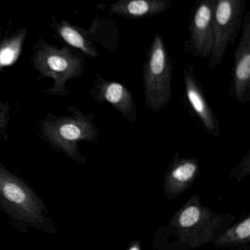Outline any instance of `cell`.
Masks as SVG:
<instances>
[{
	"instance_id": "1",
	"label": "cell",
	"mask_w": 250,
	"mask_h": 250,
	"mask_svg": "<svg viewBox=\"0 0 250 250\" xmlns=\"http://www.w3.org/2000/svg\"><path fill=\"white\" fill-rule=\"evenodd\" d=\"M233 213L213 212L203 206L198 194L190 197L173 215L167 225L154 234L156 250H194L213 242L233 225Z\"/></svg>"
},
{
	"instance_id": "2",
	"label": "cell",
	"mask_w": 250,
	"mask_h": 250,
	"mask_svg": "<svg viewBox=\"0 0 250 250\" xmlns=\"http://www.w3.org/2000/svg\"><path fill=\"white\" fill-rule=\"evenodd\" d=\"M66 108L71 115L57 116L49 113L42 120L39 124V137L57 151L84 164L86 160L80 153L78 143L97 142L100 128L93 122L94 115H86L74 106Z\"/></svg>"
},
{
	"instance_id": "3",
	"label": "cell",
	"mask_w": 250,
	"mask_h": 250,
	"mask_svg": "<svg viewBox=\"0 0 250 250\" xmlns=\"http://www.w3.org/2000/svg\"><path fill=\"white\" fill-rule=\"evenodd\" d=\"M31 62L39 72V80H53V86L43 91L49 96H68L69 90L66 84L68 80L80 78L84 74V56L76 55L65 45L60 49L42 38L33 46Z\"/></svg>"
},
{
	"instance_id": "4",
	"label": "cell",
	"mask_w": 250,
	"mask_h": 250,
	"mask_svg": "<svg viewBox=\"0 0 250 250\" xmlns=\"http://www.w3.org/2000/svg\"><path fill=\"white\" fill-rule=\"evenodd\" d=\"M173 64L162 36L155 33L143 65V87L147 107L159 112L169 104L172 96Z\"/></svg>"
},
{
	"instance_id": "5",
	"label": "cell",
	"mask_w": 250,
	"mask_h": 250,
	"mask_svg": "<svg viewBox=\"0 0 250 250\" xmlns=\"http://www.w3.org/2000/svg\"><path fill=\"white\" fill-rule=\"evenodd\" d=\"M0 205L9 214L33 226L46 222L40 199L22 181L0 163Z\"/></svg>"
},
{
	"instance_id": "6",
	"label": "cell",
	"mask_w": 250,
	"mask_h": 250,
	"mask_svg": "<svg viewBox=\"0 0 250 250\" xmlns=\"http://www.w3.org/2000/svg\"><path fill=\"white\" fill-rule=\"evenodd\" d=\"M246 0H216L213 20V46L208 66L220 65L229 45L233 44L241 30Z\"/></svg>"
},
{
	"instance_id": "7",
	"label": "cell",
	"mask_w": 250,
	"mask_h": 250,
	"mask_svg": "<svg viewBox=\"0 0 250 250\" xmlns=\"http://www.w3.org/2000/svg\"><path fill=\"white\" fill-rule=\"evenodd\" d=\"M216 0H200L190 12L188 39L184 50L200 58H210L213 46V20Z\"/></svg>"
},
{
	"instance_id": "8",
	"label": "cell",
	"mask_w": 250,
	"mask_h": 250,
	"mask_svg": "<svg viewBox=\"0 0 250 250\" xmlns=\"http://www.w3.org/2000/svg\"><path fill=\"white\" fill-rule=\"evenodd\" d=\"M239 43L234 52L232 83L228 96L239 103L250 100V11L244 17Z\"/></svg>"
},
{
	"instance_id": "9",
	"label": "cell",
	"mask_w": 250,
	"mask_h": 250,
	"mask_svg": "<svg viewBox=\"0 0 250 250\" xmlns=\"http://www.w3.org/2000/svg\"><path fill=\"white\" fill-rule=\"evenodd\" d=\"M90 96L99 104L108 103L128 122L135 124L137 120V107L132 93L122 83L106 80L96 74Z\"/></svg>"
},
{
	"instance_id": "10",
	"label": "cell",
	"mask_w": 250,
	"mask_h": 250,
	"mask_svg": "<svg viewBox=\"0 0 250 250\" xmlns=\"http://www.w3.org/2000/svg\"><path fill=\"white\" fill-rule=\"evenodd\" d=\"M183 77L187 102L198 118L202 126L212 137H220V125L217 117L206 99L191 64L184 65Z\"/></svg>"
},
{
	"instance_id": "11",
	"label": "cell",
	"mask_w": 250,
	"mask_h": 250,
	"mask_svg": "<svg viewBox=\"0 0 250 250\" xmlns=\"http://www.w3.org/2000/svg\"><path fill=\"white\" fill-rule=\"evenodd\" d=\"M200 173V164L195 157L181 158L179 153H175L164 180L167 200L171 201L189 189Z\"/></svg>"
},
{
	"instance_id": "12",
	"label": "cell",
	"mask_w": 250,
	"mask_h": 250,
	"mask_svg": "<svg viewBox=\"0 0 250 250\" xmlns=\"http://www.w3.org/2000/svg\"><path fill=\"white\" fill-rule=\"evenodd\" d=\"M169 0H119L109 6L110 15L124 18H148L163 14L172 7Z\"/></svg>"
},
{
	"instance_id": "13",
	"label": "cell",
	"mask_w": 250,
	"mask_h": 250,
	"mask_svg": "<svg viewBox=\"0 0 250 250\" xmlns=\"http://www.w3.org/2000/svg\"><path fill=\"white\" fill-rule=\"evenodd\" d=\"M51 20V28L67 44L80 49L84 55L91 58L100 57L99 50L90 38L88 30L73 25L65 20L59 21L54 17Z\"/></svg>"
},
{
	"instance_id": "14",
	"label": "cell",
	"mask_w": 250,
	"mask_h": 250,
	"mask_svg": "<svg viewBox=\"0 0 250 250\" xmlns=\"http://www.w3.org/2000/svg\"><path fill=\"white\" fill-rule=\"evenodd\" d=\"M215 248L231 249L232 250H250V216L231 225L211 243Z\"/></svg>"
},
{
	"instance_id": "15",
	"label": "cell",
	"mask_w": 250,
	"mask_h": 250,
	"mask_svg": "<svg viewBox=\"0 0 250 250\" xmlns=\"http://www.w3.org/2000/svg\"><path fill=\"white\" fill-rule=\"evenodd\" d=\"M27 34L28 29L22 27L0 39V73L4 68L17 62L21 55Z\"/></svg>"
},
{
	"instance_id": "16",
	"label": "cell",
	"mask_w": 250,
	"mask_h": 250,
	"mask_svg": "<svg viewBox=\"0 0 250 250\" xmlns=\"http://www.w3.org/2000/svg\"><path fill=\"white\" fill-rule=\"evenodd\" d=\"M88 30L94 43H100L112 53L116 52L118 46V29L114 21L104 17H96Z\"/></svg>"
},
{
	"instance_id": "17",
	"label": "cell",
	"mask_w": 250,
	"mask_h": 250,
	"mask_svg": "<svg viewBox=\"0 0 250 250\" xmlns=\"http://www.w3.org/2000/svg\"><path fill=\"white\" fill-rule=\"evenodd\" d=\"M10 110L11 106L9 103L0 101V141L7 136L10 121Z\"/></svg>"
},
{
	"instance_id": "18",
	"label": "cell",
	"mask_w": 250,
	"mask_h": 250,
	"mask_svg": "<svg viewBox=\"0 0 250 250\" xmlns=\"http://www.w3.org/2000/svg\"><path fill=\"white\" fill-rule=\"evenodd\" d=\"M250 174V149L243 158L239 165L231 172L229 178H235L238 181H241Z\"/></svg>"
},
{
	"instance_id": "19",
	"label": "cell",
	"mask_w": 250,
	"mask_h": 250,
	"mask_svg": "<svg viewBox=\"0 0 250 250\" xmlns=\"http://www.w3.org/2000/svg\"><path fill=\"white\" fill-rule=\"evenodd\" d=\"M127 250H142L140 239L137 238V239L132 241Z\"/></svg>"
}]
</instances>
